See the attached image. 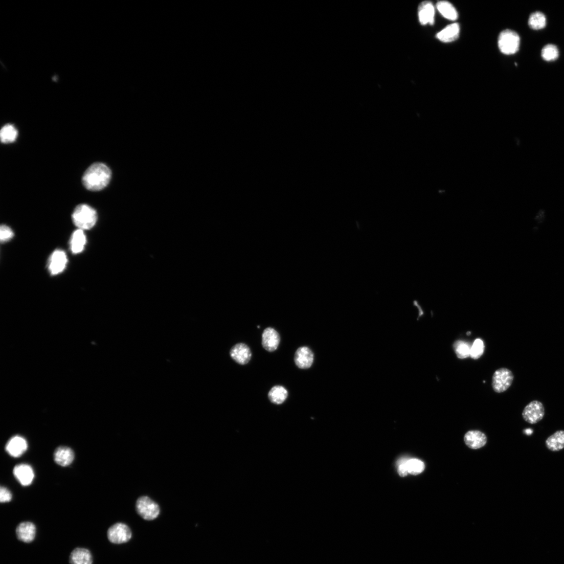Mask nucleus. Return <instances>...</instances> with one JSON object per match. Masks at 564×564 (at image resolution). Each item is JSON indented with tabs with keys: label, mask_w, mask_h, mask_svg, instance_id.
<instances>
[{
	"label": "nucleus",
	"mask_w": 564,
	"mask_h": 564,
	"mask_svg": "<svg viewBox=\"0 0 564 564\" xmlns=\"http://www.w3.org/2000/svg\"><path fill=\"white\" fill-rule=\"evenodd\" d=\"M542 56L546 61L551 62L556 60L559 57L557 47L553 44L545 46L543 49Z\"/></svg>",
	"instance_id": "obj_28"
},
{
	"label": "nucleus",
	"mask_w": 564,
	"mask_h": 564,
	"mask_svg": "<svg viewBox=\"0 0 564 564\" xmlns=\"http://www.w3.org/2000/svg\"><path fill=\"white\" fill-rule=\"evenodd\" d=\"M67 259L65 253L61 250L55 251L49 261V270L52 275L62 273L66 267Z\"/></svg>",
	"instance_id": "obj_9"
},
{
	"label": "nucleus",
	"mask_w": 564,
	"mask_h": 564,
	"mask_svg": "<svg viewBox=\"0 0 564 564\" xmlns=\"http://www.w3.org/2000/svg\"><path fill=\"white\" fill-rule=\"evenodd\" d=\"M407 460H402L399 465L398 473L402 477L407 476L409 473L407 467Z\"/></svg>",
	"instance_id": "obj_32"
},
{
	"label": "nucleus",
	"mask_w": 564,
	"mask_h": 564,
	"mask_svg": "<svg viewBox=\"0 0 564 564\" xmlns=\"http://www.w3.org/2000/svg\"><path fill=\"white\" fill-rule=\"evenodd\" d=\"M546 446L551 452H557L564 449V431H557L546 441Z\"/></svg>",
	"instance_id": "obj_19"
},
{
	"label": "nucleus",
	"mask_w": 564,
	"mask_h": 564,
	"mask_svg": "<svg viewBox=\"0 0 564 564\" xmlns=\"http://www.w3.org/2000/svg\"><path fill=\"white\" fill-rule=\"evenodd\" d=\"M17 131L14 126L8 124L4 126L0 132V138L4 143L14 142L17 137Z\"/></svg>",
	"instance_id": "obj_25"
},
{
	"label": "nucleus",
	"mask_w": 564,
	"mask_h": 564,
	"mask_svg": "<svg viewBox=\"0 0 564 564\" xmlns=\"http://www.w3.org/2000/svg\"><path fill=\"white\" fill-rule=\"evenodd\" d=\"M484 349L483 341L480 339H476L471 348V357L474 359H478L483 355Z\"/></svg>",
	"instance_id": "obj_29"
},
{
	"label": "nucleus",
	"mask_w": 564,
	"mask_h": 564,
	"mask_svg": "<svg viewBox=\"0 0 564 564\" xmlns=\"http://www.w3.org/2000/svg\"><path fill=\"white\" fill-rule=\"evenodd\" d=\"M28 447V443L25 438L20 436H15L9 440L6 449L10 455L17 458L25 453Z\"/></svg>",
	"instance_id": "obj_10"
},
{
	"label": "nucleus",
	"mask_w": 564,
	"mask_h": 564,
	"mask_svg": "<svg viewBox=\"0 0 564 564\" xmlns=\"http://www.w3.org/2000/svg\"><path fill=\"white\" fill-rule=\"evenodd\" d=\"M453 347L459 358L464 359L470 356L471 348L468 343L463 341H457L455 342Z\"/></svg>",
	"instance_id": "obj_27"
},
{
	"label": "nucleus",
	"mask_w": 564,
	"mask_h": 564,
	"mask_svg": "<svg viewBox=\"0 0 564 564\" xmlns=\"http://www.w3.org/2000/svg\"><path fill=\"white\" fill-rule=\"evenodd\" d=\"M16 533L19 541L29 544L33 542L35 539L36 528L31 522H23L17 527Z\"/></svg>",
	"instance_id": "obj_12"
},
{
	"label": "nucleus",
	"mask_w": 564,
	"mask_h": 564,
	"mask_svg": "<svg viewBox=\"0 0 564 564\" xmlns=\"http://www.w3.org/2000/svg\"><path fill=\"white\" fill-rule=\"evenodd\" d=\"M314 359L312 351L307 347L299 348L294 356V362L301 369H308L312 366Z\"/></svg>",
	"instance_id": "obj_14"
},
{
	"label": "nucleus",
	"mask_w": 564,
	"mask_h": 564,
	"mask_svg": "<svg viewBox=\"0 0 564 564\" xmlns=\"http://www.w3.org/2000/svg\"><path fill=\"white\" fill-rule=\"evenodd\" d=\"M14 236L12 230L8 226L3 225L0 228V240L2 243L11 240Z\"/></svg>",
	"instance_id": "obj_30"
},
{
	"label": "nucleus",
	"mask_w": 564,
	"mask_h": 564,
	"mask_svg": "<svg viewBox=\"0 0 564 564\" xmlns=\"http://www.w3.org/2000/svg\"><path fill=\"white\" fill-rule=\"evenodd\" d=\"M435 7L432 3L424 2L419 6L418 16L422 25L425 26L427 24L433 25L435 22Z\"/></svg>",
	"instance_id": "obj_16"
},
{
	"label": "nucleus",
	"mask_w": 564,
	"mask_h": 564,
	"mask_svg": "<svg viewBox=\"0 0 564 564\" xmlns=\"http://www.w3.org/2000/svg\"><path fill=\"white\" fill-rule=\"evenodd\" d=\"M514 379L512 372L506 368L497 370L493 376L492 387L497 393H503L511 386Z\"/></svg>",
	"instance_id": "obj_6"
},
{
	"label": "nucleus",
	"mask_w": 564,
	"mask_h": 564,
	"mask_svg": "<svg viewBox=\"0 0 564 564\" xmlns=\"http://www.w3.org/2000/svg\"><path fill=\"white\" fill-rule=\"evenodd\" d=\"M86 243V238L83 230L78 229L73 233L70 247L72 252L75 254L81 253L84 250Z\"/></svg>",
	"instance_id": "obj_21"
},
{
	"label": "nucleus",
	"mask_w": 564,
	"mask_h": 564,
	"mask_svg": "<svg viewBox=\"0 0 564 564\" xmlns=\"http://www.w3.org/2000/svg\"><path fill=\"white\" fill-rule=\"evenodd\" d=\"M281 341L280 335L277 330L273 328H266L262 335V345L263 348L269 352L277 350Z\"/></svg>",
	"instance_id": "obj_8"
},
{
	"label": "nucleus",
	"mask_w": 564,
	"mask_h": 564,
	"mask_svg": "<svg viewBox=\"0 0 564 564\" xmlns=\"http://www.w3.org/2000/svg\"><path fill=\"white\" fill-rule=\"evenodd\" d=\"M466 445L472 449H479L483 447L487 443L486 436L479 431H470L464 437Z\"/></svg>",
	"instance_id": "obj_15"
},
{
	"label": "nucleus",
	"mask_w": 564,
	"mask_h": 564,
	"mask_svg": "<svg viewBox=\"0 0 564 564\" xmlns=\"http://www.w3.org/2000/svg\"><path fill=\"white\" fill-rule=\"evenodd\" d=\"M439 12L445 18L450 20H456L458 18V14L456 8L449 2H439L436 4Z\"/></svg>",
	"instance_id": "obj_23"
},
{
	"label": "nucleus",
	"mask_w": 564,
	"mask_h": 564,
	"mask_svg": "<svg viewBox=\"0 0 564 564\" xmlns=\"http://www.w3.org/2000/svg\"><path fill=\"white\" fill-rule=\"evenodd\" d=\"M72 217L75 225L83 231L93 228L97 220L96 211L86 205H80L77 207Z\"/></svg>",
	"instance_id": "obj_2"
},
{
	"label": "nucleus",
	"mask_w": 564,
	"mask_h": 564,
	"mask_svg": "<svg viewBox=\"0 0 564 564\" xmlns=\"http://www.w3.org/2000/svg\"><path fill=\"white\" fill-rule=\"evenodd\" d=\"M288 397L287 390L282 386H276L269 390L268 397L272 403L275 404H281L284 402Z\"/></svg>",
	"instance_id": "obj_22"
},
{
	"label": "nucleus",
	"mask_w": 564,
	"mask_h": 564,
	"mask_svg": "<svg viewBox=\"0 0 564 564\" xmlns=\"http://www.w3.org/2000/svg\"><path fill=\"white\" fill-rule=\"evenodd\" d=\"M406 464L408 473L413 476L421 474L425 468L424 462L418 459L408 460Z\"/></svg>",
	"instance_id": "obj_26"
},
{
	"label": "nucleus",
	"mask_w": 564,
	"mask_h": 564,
	"mask_svg": "<svg viewBox=\"0 0 564 564\" xmlns=\"http://www.w3.org/2000/svg\"><path fill=\"white\" fill-rule=\"evenodd\" d=\"M521 39L518 34L510 30H506L499 36L498 45L500 51L506 55L517 53L520 47Z\"/></svg>",
	"instance_id": "obj_3"
},
{
	"label": "nucleus",
	"mask_w": 564,
	"mask_h": 564,
	"mask_svg": "<svg viewBox=\"0 0 564 564\" xmlns=\"http://www.w3.org/2000/svg\"><path fill=\"white\" fill-rule=\"evenodd\" d=\"M13 474L18 481L23 486L32 484L34 478V472L30 465L27 464L17 465L14 468Z\"/></svg>",
	"instance_id": "obj_13"
},
{
	"label": "nucleus",
	"mask_w": 564,
	"mask_h": 564,
	"mask_svg": "<svg viewBox=\"0 0 564 564\" xmlns=\"http://www.w3.org/2000/svg\"><path fill=\"white\" fill-rule=\"evenodd\" d=\"M107 536L110 543L114 544H122L130 540L132 537V532L126 525L117 523L108 529Z\"/></svg>",
	"instance_id": "obj_7"
},
{
	"label": "nucleus",
	"mask_w": 564,
	"mask_h": 564,
	"mask_svg": "<svg viewBox=\"0 0 564 564\" xmlns=\"http://www.w3.org/2000/svg\"><path fill=\"white\" fill-rule=\"evenodd\" d=\"M111 171L106 165L97 163L90 166L84 173L82 182L84 187L92 191L103 190L109 184Z\"/></svg>",
	"instance_id": "obj_1"
},
{
	"label": "nucleus",
	"mask_w": 564,
	"mask_h": 564,
	"mask_svg": "<svg viewBox=\"0 0 564 564\" xmlns=\"http://www.w3.org/2000/svg\"><path fill=\"white\" fill-rule=\"evenodd\" d=\"M524 420L530 424H535L542 421L545 415L544 404L537 400L532 401L526 406L523 412Z\"/></svg>",
	"instance_id": "obj_5"
},
{
	"label": "nucleus",
	"mask_w": 564,
	"mask_h": 564,
	"mask_svg": "<svg viewBox=\"0 0 564 564\" xmlns=\"http://www.w3.org/2000/svg\"><path fill=\"white\" fill-rule=\"evenodd\" d=\"M55 462L62 467L71 464L75 459V454L73 450L67 447H60L58 448L54 454Z\"/></svg>",
	"instance_id": "obj_20"
},
{
	"label": "nucleus",
	"mask_w": 564,
	"mask_h": 564,
	"mask_svg": "<svg viewBox=\"0 0 564 564\" xmlns=\"http://www.w3.org/2000/svg\"><path fill=\"white\" fill-rule=\"evenodd\" d=\"M232 358L240 365H246L251 359L252 353L249 347L244 343H238L230 351Z\"/></svg>",
	"instance_id": "obj_11"
},
{
	"label": "nucleus",
	"mask_w": 564,
	"mask_h": 564,
	"mask_svg": "<svg viewBox=\"0 0 564 564\" xmlns=\"http://www.w3.org/2000/svg\"><path fill=\"white\" fill-rule=\"evenodd\" d=\"M460 31L459 24L453 23L437 33L436 37L443 42H453L459 38Z\"/></svg>",
	"instance_id": "obj_17"
},
{
	"label": "nucleus",
	"mask_w": 564,
	"mask_h": 564,
	"mask_svg": "<svg viewBox=\"0 0 564 564\" xmlns=\"http://www.w3.org/2000/svg\"><path fill=\"white\" fill-rule=\"evenodd\" d=\"M138 513L145 520L153 521L156 519L160 514L159 506L148 497H143L139 498L136 504Z\"/></svg>",
	"instance_id": "obj_4"
},
{
	"label": "nucleus",
	"mask_w": 564,
	"mask_h": 564,
	"mask_svg": "<svg viewBox=\"0 0 564 564\" xmlns=\"http://www.w3.org/2000/svg\"><path fill=\"white\" fill-rule=\"evenodd\" d=\"M529 27L534 30L544 29L547 25V18L544 13L540 12L532 13L528 19Z\"/></svg>",
	"instance_id": "obj_24"
},
{
	"label": "nucleus",
	"mask_w": 564,
	"mask_h": 564,
	"mask_svg": "<svg viewBox=\"0 0 564 564\" xmlns=\"http://www.w3.org/2000/svg\"><path fill=\"white\" fill-rule=\"evenodd\" d=\"M12 495L10 490L5 487H1L0 488V501L2 503L9 502L11 501Z\"/></svg>",
	"instance_id": "obj_31"
},
{
	"label": "nucleus",
	"mask_w": 564,
	"mask_h": 564,
	"mask_svg": "<svg viewBox=\"0 0 564 564\" xmlns=\"http://www.w3.org/2000/svg\"><path fill=\"white\" fill-rule=\"evenodd\" d=\"M70 562L71 564H92V555L86 549L77 548L72 552Z\"/></svg>",
	"instance_id": "obj_18"
}]
</instances>
